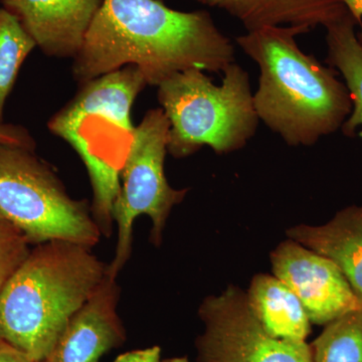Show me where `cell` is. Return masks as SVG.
Returning a JSON list of instances; mask_svg holds the SVG:
<instances>
[{
	"instance_id": "ffe728a7",
	"label": "cell",
	"mask_w": 362,
	"mask_h": 362,
	"mask_svg": "<svg viewBox=\"0 0 362 362\" xmlns=\"http://www.w3.org/2000/svg\"><path fill=\"white\" fill-rule=\"evenodd\" d=\"M161 349L152 346L149 349L133 350L117 357L113 362H160Z\"/></svg>"
},
{
	"instance_id": "7c38bea8",
	"label": "cell",
	"mask_w": 362,
	"mask_h": 362,
	"mask_svg": "<svg viewBox=\"0 0 362 362\" xmlns=\"http://www.w3.org/2000/svg\"><path fill=\"white\" fill-rule=\"evenodd\" d=\"M164 1V0H160ZM221 9L247 32L265 26H298L312 30L329 25L349 13L341 0H194Z\"/></svg>"
},
{
	"instance_id": "ba28073f",
	"label": "cell",
	"mask_w": 362,
	"mask_h": 362,
	"mask_svg": "<svg viewBox=\"0 0 362 362\" xmlns=\"http://www.w3.org/2000/svg\"><path fill=\"white\" fill-rule=\"evenodd\" d=\"M199 314L204 331L195 342L197 362H312L306 341L267 332L239 288L206 298Z\"/></svg>"
},
{
	"instance_id": "2e32d148",
	"label": "cell",
	"mask_w": 362,
	"mask_h": 362,
	"mask_svg": "<svg viewBox=\"0 0 362 362\" xmlns=\"http://www.w3.org/2000/svg\"><path fill=\"white\" fill-rule=\"evenodd\" d=\"M35 47V40L20 20L4 7H0V125L4 124V106L18 71Z\"/></svg>"
},
{
	"instance_id": "8992f818",
	"label": "cell",
	"mask_w": 362,
	"mask_h": 362,
	"mask_svg": "<svg viewBox=\"0 0 362 362\" xmlns=\"http://www.w3.org/2000/svg\"><path fill=\"white\" fill-rule=\"evenodd\" d=\"M0 213L37 246L64 240L93 247L101 239L89 202L71 197L32 150L0 144Z\"/></svg>"
},
{
	"instance_id": "ac0fdd59",
	"label": "cell",
	"mask_w": 362,
	"mask_h": 362,
	"mask_svg": "<svg viewBox=\"0 0 362 362\" xmlns=\"http://www.w3.org/2000/svg\"><path fill=\"white\" fill-rule=\"evenodd\" d=\"M25 233L0 213V290L30 254Z\"/></svg>"
},
{
	"instance_id": "9a60e30c",
	"label": "cell",
	"mask_w": 362,
	"mask_h": 362,
	"mask_svg": "<svg viewBox=\"0 0 362 362\" xmlns=\"http://www.w3.org/2000/svg\"><path fill=\"white\" fill-rule=\"evenodd\" d=\"M357 25L347 13L325 28L327 62L341 74L351 98L352 111L341 128L347 137L362 126V35L356 33Z\"/></svg>"
},
{
	"instance_id": "e0dca14e",
	"label": "cell",
	"mask_w": 362,
	"mask_h": 362,
	"mask_svg": "<svg viewBox=\"0 0 362 362\" xmlns=\"http://www.w3.org/2000/svg\"><path fill=\"white\" fill-rule=\"evenodd\" d=\"M310 347L312 362H362V309L328 323Z\"/></svg>"
},
{
	"instance_id": "4fadbf2b",
	"label": "cell",
	"mask_w": 362,
	"mask_h": 362,
	"mask_svg": "<svg viewBox=\"0 0 362 362\" xmlns=\"http://www.w3.org/2000/svg\"><path fill=\"white\" fill-rule=\"evenodd\" d=\"M288 235L332 261L362 304V206L342 209L324 226H294Z\"/></svg>"
},
{
	"instance_id": "d6986e66",
	"label": "cell",
	"mask_w": 362,
	"mask_h": 362,
	"mask_svg": "<svg viewBox=\"0 0 362 362\" xmlns=\"http://www.w3.org/2000/svg\"><path fill=\"white\" fill-rule=\"evenodd\" d=\"M0 144L11 145L35 151L37 144L30 131L20 125L2 124L0 125Z\"/></svg>"
},
{
	"instance_id": "7a4b0ae2",
	"label": "cell",
	"mask_w": 362,
	"mask_h": 362,
	"mask_svg": "<svg viewBox=\"0 0 362 362\" xmlns=\"http://www.w3.org/2000/svg\"><path fill=\"white\" fill-rule=\"evenodd\" d=\"M298 26H265L235 42L259 68L254 105L259 120L290 146H311L342 128L352 111L344 82L333 69L305 54Z\"/></svg>"
},
{
	"instance_id": "9c48e42d",
	"label": "cell",
	"mask_w": 362,
	"mask_h": 362,
	"mask_svg": "<svg viewBox=\"0 0 362 362\" xmlns=\"http://www.w3.org/2000/svg\"><path fill=\"white\" fill-rule=\"evenodd\" d=\"M274 276L303 305L311 323L327 325L350 311L362 309L351 286L329 259L290 239L271 255Z\"/></svg>"
},
{
	"instance_id": "5b68a950",
	"label": "cell",
	"mask_w": 362,
	"mask_h": 362,
	"mask_svg": "<svg viewBox=\"0 0 362 362\" xmlns=\"http://www.w3.org/2000/svg\"><path fill=\"white\" fill-rule=\"evenodd\" d=\"M221 86L201 69L175 74L157 86L168 117V152L185 158L204 146L216 153L237 151L256 134L259 123L247 71L233 63Z\"/></svg>"
},
{
	"instance_id": "5bb4252c",
	"label": "cell",
	"mask_w": 362,
	"mask_h": 362,
	"mask_svg": "<svg viewBox=\"0 0 362 362\" xmlns=\"http://www.w3.org/2000/svg\"><path fill=\"white\" fill-rule=\"evenodd\" d=\"M247 303L267 332L279 339L306 340L310 320L296 294L275 276H255Z\"/></svg>"
},
{
	"instance_id": "6da1fadb",
	"label": "cell",
	"mask_w": 362,
	"mask_h": 362,
	"mask_svg": "<svg viewBox=\"0 0 362 362\" xmlns=\"http://www.w3.org/2000/svg\"><path fill=\"white\" fill-rule=\"evenodd\" d=\"M235 54L206 11H175L160 0H105L71 71L82 85L133 65L147 85L158 86L189 69L223 73Z\"/></svg>"
},
{
	"instance_id": "277c9868",
	"label": "cell",
	"mask_w": 362,
	"mask_h": 362,
	"mask_svg": "<svg viewBox=\"0 0 362 362\" xmlns=\"http://www.w3.org/2000/svg\"><path fill=\"white\" fill-rule=\"evenodd\" d=\"M146 86L137 66H123L81 85L47 124L82 159L92 185L93 216L106 237L113 230L120 173L134 139L131 109Z\"/></svg>"
},
{
	"instance_id": "30bf717a",
	"label": "cell",
	"mask_w": 362,
	"mask_h": 362,
	"mask_svg": "<svg viewBox=\"0 0 362 362\" xmlns=\"http://www.w3.org/2000/svg\"><path fill=\"white\" fill-rule=\"evenodd\" d=\"M120 292L117 279L107 274L42 362H99L107 352L122 346L127 335L117 310Z\"/></svg>"
},
{
	"instance_id": "44dd1931",
	"label": "cell",
	"mask_w": 362,
	"mask_h": 362,
	"mask_svg": "<svg viewBox=\"0 0 362 362\" xmlns=\"http://www.w3.org/2000/svg\"><path fill=\"white\" fill-rule=\"evenodd\" d=\"M0 362H40L0 340Z\"/></svg>"
},
{
	"instance_id": "52a82bcc",
	"label": "cell",
	"mask_w": 362,
	"mask_h": 362,
	"mask_svg": "<svg viewBox=\"0 0 362 362\" xmlns=\"http://www.w3.org/2000/svg\"><path fill=\"white\" fill-rule=\"evenodd\" d=\"M169 128L170 124L161 108L147 112L135 127L134 139L120 173V192L113 206L118 239L115 256L107 270L111 277L117 279L129 261L136 218L141 214L149 216L150 242L159 246L171 209L187 194V189L171 187L164 173Z\"/></svg>"
},
{
	"instance_id": "8fae6325",
	"label": "cell",
	"mask_w": 362,
	"mask_h": 362,
	"mask_svg": "<svg viewBox=\"0 0 362 362\" xmlns=\"http://www.w3.org/2000/svg\"><path fill=\"white\" fill-rule=\"evenodd\" d=\"M105 0H0L47 57L77 56Z\"/></svg>"
},
{
	"instance_id": "3957f363",
	"label": "cell",
	"mask_w": 362,
	"mask_h": 362,
	"mask_svg": "<svg viewBox=\"0 0 362 362\" xmlns=\"http://www.w3.org/2000/svg\"><path fill=\"white\" fill-rule=\"evenodd\" d=\"M90 249L54 240L30 252L0 290V340L35 361L49 356L107 276Z\"/></svg>"
},
{
	"instance_id": "603a6c76",
	"label": "cell",
	"mask_w": 362,
	"mask_h": 362,
	"mask_svg": "<svg viewBox=\"0 0 362 362\" xmlns=\"http://www.w3.org/2000/svg\"><path fill=\"white\" fill-rule=\"evenodd\" d=\"M160 362H189L187 357H175V358L164 359Z\"/></svg>"
},
{
	"instance_id": "7402d4cb",
	"label": "cell",
	"mask_w": 362,
	"mask_h": 362,
	"mask_svg": "<svg viewBox=\"0 0 362 362\" xmlns=\"http://www.w3.org/2000/svg\"><path fill=\"white\" fill-rule=\"evenodd\" d=\"M349 13L361 25L362 21V0H341Z\"/></svg>"
}]
</instances>
